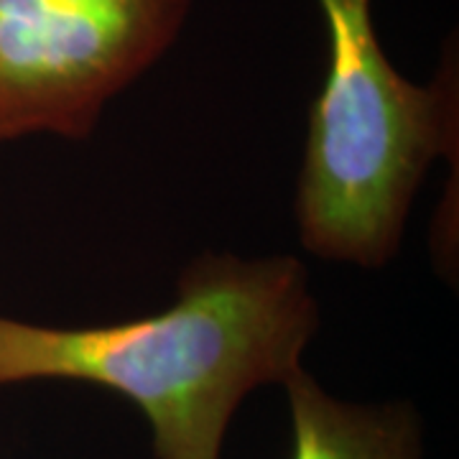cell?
I'll return each mask as SVG.
<instances>
[{
	"label": "cell",
	"mask_w": 459,
	"mask_h": 459,
	"mask_svg": "<svg viewBox=\"0 0 459 459\" xmlns=\"http://www.w3.org/2000/svg\"><path fill=\"white\" fill-rule=\"evenodd\" d=\"M192 0H0V143L84 141L186 23Z\"/></svg>",
	"instance_id": "obj_3"
},
{
	"label": "cell",
	"mask_w": 459,
	"mask_h": 459,
	"mask_svg": "<svg viewBox=\"0 0 459 459\" xmlns=\"http://www.w3.org/2000/svg\"><path fill=\"white\" fill-rule=\"evenodd\" d=\"M281 385L294 429L291 459H421V429L409 403L334 398L304 368Z\"/></svg>",
	"instance_id": "obj_4"
},
{
	"label": "cell",
	"mask_w": 459,
	"mask_h": 459,
	"mask_svg": "<svg viewBox=\"0 0 459 459\" xmlns=\"http://www.w3.org/2000/svg\"><path fill=\"white\" fill-rule=\"evenodd\" d=\"M327 23L325 84L307 123L299 238L316 258L380 268L401 247L429 166L457 141V90L406 80L385 56L373 0H316Z\"/></svg>",
	"instance_id": "obj_2"
},
{
	"label": "cell",
	"mask_w": 459,
	"mask_h": 459,
	"mask_svg": "<svg viewBox=\"0 0 459 459\" xmlns=\"http://www.w3.org/2000/svg\"><path fill=\"white\" fill-rule=\"evenodd\" d=\"M319 327L309 271L294 255L207 253L159 314L100 327L0 316V388L74 380L138 406L156 459H220L247 394L283 383Z\"/></svg>",
	"instance_id": "obj_1"
}]
</instances>
